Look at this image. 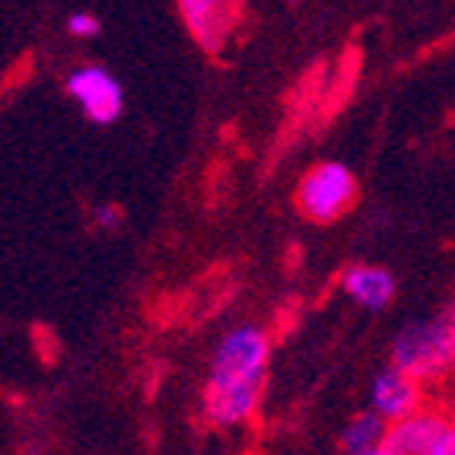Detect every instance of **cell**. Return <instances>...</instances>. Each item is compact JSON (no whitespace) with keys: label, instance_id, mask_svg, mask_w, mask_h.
<instances>
[{"label":"cell","instance_id":"obj_6","mask_svg":"<svg viewBox=\"0 0 455 455\" xmlns=\"http://www.w3.org/2000/svg\"><path fill=\"white\" fill-rule=\"evenodd\" d=\"M68 92L80 102L84 115L96 124H112L122 118V86L108 70L102 68H80L68 76Z\"/></svg>","mask_w":455,"mask_h":455},{"label":"cell","instance_id":"obj_5","mask_svg":"<svg viewBox=\"0 0 455 455\" xmlns=\"http://www.w3.org/2000/svg\"><path fill=\"white\" fill-rule=\"evenodd\" d=\"M179 13L197 45L207 54H223L243 23L245 4L243 0H179Z\"/></svg>","mask_w":455,"mask_h":455},{"label":"cell","instance_id":"obj_2","mask_svg":"<svg viewBox=\"0 0 455 455\" xmlns=\"http://www.w3.org/2000/svg\"><path fill=\"white\" fill-rule=\"evenodd\" d=\"M392 360L424 386L449 379L455 372V306L404 328L395 338Z\"/></svg>","mask_w":455,"mask_h":455},{"label":"cell","instance_id":"obj_11","mask_svg":"<svg viewBox=\"0 0 455 455\" xmlns=\"http://www.w3.org/2000/svg\"><path fill=\"white\" fill-rule=\"evenodd\" d=\"M122 220H124V213L118 204H99L96 211H92V223H96L99 229H106V233L115 227H122Z\"/></svg>","mask_w":455,"mask_h":455},{"label":"cell","instance_id":"obj_3","mask_svg":"<svg viewBox=\"0 0 455 455\" xmlns=\"http://www.w3.org/2000/svg\"><path fill=\"white\" fill-rule=\"evenodd\" d=\"M354 197H357L354 172L341 163H319L299 182L296 204L312 223H331L354 204Z\"/></svg>","mask_w":455,"mask_h":455},{"label":"cell","instance_id":"obj_1","mask_svg":"<svg viewBox=\"0 0 455 455\" xmlns=\"http://www.w3.org/2000/svg\"><path fill=\"white\" fill-rule=\"evenodd\" d=\"M271 341L255 325H239L213 350L204 414L213 427H239L255 414L265 388Z\"/></svg>","mask_w":455,"mask_h":455},{"label":"cell","instance_id":"obj_7","mask_svg":"<svg viewBox=\"0 0 455 455\" xmlns=\"http://www.w3.org/2000/svg\"><path fill=\"white\" fill-rule=\"evenodd\" d=\"M370 408L376 411V414H382L388 424L408 418V414L424 408V382H420L418 376H411L408 370L392 363L388 370H382L379 376L372 379Z\"/></svg>","mask_w":455,"mask_h":455},{"label":"cell","instance_id":"obj_9","mask_svg":"<svg viewBox=\"0 0 455 455\" xmlns=\"http://www.w3.org/2000/svg\"><path fill=\"white\" fill-rule=\"evenodd\" d=\"M386 436H388V420L370 408L344 427L341 449L344 452H354V455H382Z\"/></svg>","mask_w":455,"mask_h":455},{"label":"cell","instance_id":"obj_4","mask_svg":"<svg viewBox=\"0 0 455 455\" xmlns=\"http://www.w3.org/2000/svg\"><path fill=\"white\" fill-rule=\"evenodd\" d=\"M382 455H455V418L420 408L388 424Z\"/></svg>","mask_w":455,"mask_h":455},{"label":"cell","instance_id":"obj_10","mask_svg":"<svg viewBox=\"0 0 455 455\" xmlns=\"http://www.w3.org/2000/svg\"><path fill=\"white\" fill-rule=\"evenodd\" d=\"M68 32L76 38H92L99 36V20L92 13H74L68 20Z\"/></svg>","mask_w":455,"mask_h":455},{"label":"cell","instance_id":"obj_8","mask_svg":"<svg viewBox=\"0 0 455 455\" xmlns=\"http://www.w3.org/2000/svg\"><path fill=\"white\" fill-rule=\"evenodd\" d=\"M344 290H347L350 299H357L363 309L379 312L392 303L395 296V281L392 274L382 271V267H370V265H354L344 271L341 277Z\"/></svg>","mask_w":455,"mask_h":455}]
</instances>
